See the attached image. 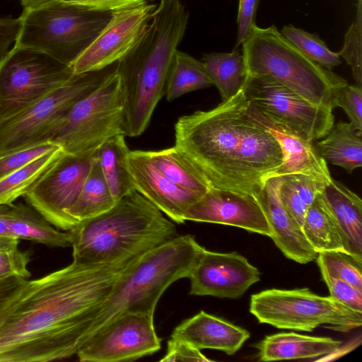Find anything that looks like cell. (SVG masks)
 <instances>
[{"label":"cell","instance_id":"23","mask_svg":"<svg viewBox=\"0 0 362 362\" xmlns=\"http://www.w3.org/2000/svg\"><path fill=\"white\" fill-rule=\"evenodd\" d=\"M322 194L346 240L349 254L362 261V201L332 177Z\"/></svg>","mask_w":362,"mask_h":362},{"label":"cell","instance_id":"45","mask_svg":"<svg viewBox=\"0 0 362 362\" xmlns=\"http://www.w3.org/2000/svg\"><path fill=\"white\" fill-rule=\"evenodd\" d=\"M22 25V18H0V59L8 52L10 45L16 42Z\"/></svg>","mask_w":362,"mask_h":362},{"label":"cell","instance_id":"25","mask_svg":"<svg viewBox=\"0 0 362 362\" xmlns=\"http://www.w3.org/2000/svg\"><path fill=\"white\" fill-rule=\"evenodd\" d=\"M315 146L327 163L337 165L351 174L362 166V130L352 123L340 122Z\"/></svg>","mask_w":362,"mask_h":362},{"label":"cell","instance_id":"29","mask_svg":"<svg viewBox=\"0 0 362 362\" xmlns=\"http://www.w3.org/2000/svg\"><path fill=\"white\" fill-rule=\"evenodd\" d=\"M123 134L107 140L96 151L103 175L116 202L134 189L128 168L129 148Z\"/></svg>","mask_w":362,"mask_h":362},{"label":"cell","instance_id":"17","mask_svg":"<svg viewBox=\"0 0 362 362\" xmlns=\"http://www.w3.org/2000/svg\"><path fill=\"white\" fill-rule=\"evenodd\" d=\"M185 221L228 225L272 236L256 197L228 189L210 188L190 206Z\"/></svg>","mask_w":362,"mask_h":362},{"label":"cell","instance_id":"24","mask_svg":"<svg viewBox=\"0 0 362 362\" xmlns=\"http://www.w3.org/2000/svg\"><path fill=\"white\" fill-rule=\"evenodd\" d=\"M6 218L13 237L19 240H31L48 247L71 246L69 231L58 230L28 204L8 205Z\"/></svg>","mask_w":362,"mask_h":362},{"label":"cell","instance_id":"40","mask_svg":"<svg viewBox=\"0 0 362 362\" xmlns=\"http://www.w3.org/2000/svg\"><path fill=\"white\" fill-rule=\"evenodd\" d=\"M335 106L341 107L356 127L362 130V87L346 85L337 91Z\"/></svg>","mask_w":362,"mask_h":362},{"label":"cell","instance_id":"8","mask_svg":"<svg viewBox=\"0 0 362 362\" xmlns=\"http://www.w3.org/2000/svg\"><path fill=\"white\" fill-rule=\"evenodd\" d=\"M124 115L122 85L115 69L74 105L49 141L65 153L92 156L109 139L124 134Z\"/></svg>","mask_w":362,"mask_h":362},{"label":"cell","instance_id":"38","mask_svg":"<svg viewBox=\"0 0 362 362\" xmlns=\"http://www.w3.org/2000/svg\"><path fill=\"white\" fill-rule=\"evenodd\" d=\"M30 280L19 276L0 279V329L25 293Z\"/></svg>","mask_w":362,"mask_h":362},{"label":"cell","instance_id":"32","mask_svg":"<svg viewBox=\"0 0 362 362\" xmlns=\"http://www.w3.org/2000/svg\"><path fill=\"white\" fill-rule=\"evenodd\" d=\"M281 177L280 200L288 215L301 228L308 208L327 182L300 174Z\"/></svg>","mask_w":362,"mask_h":362},{"label":"cell","instance_id":"13","mask_svg":"<svg viewBox=\"0 0 362 362\" xmlns=\"http://www.w3.org/2000/svg\"><path fill=\"white\" fill-rule=\"evenodd\" d=\"M92 156L63 151L23 196L28 205L58 229L69 231L77 224L68 211L76 202L89 173Z\"/></svg>","mask_w":362,"mask_h":362},{"label":"cell","instance_id":"14","mask_svg":"<svg viewBox=\"0 0 362 362\" xmlns=\"http://www.w3.org/2000/svg\"><path fill=\"white\" fill-rule=\"evenodd\" d=\"M153 315L139 312L118 316L86 341L76 355L83 362H118L158 351L161 340Z\"/></svg>","mask_w":362,"mask_h":362},{"label":"cell","instance_id":"46","mask_svg":"<svg viewBox=\"0 0 362 362\" xmlns=\"http://www.w3.org/2000/svg\"><path fill=\"white\" fill-rule=\"evenodd\" d=\"M19 239L13 237L0 236V252L13 251L18 248Z\"/></svg>","mask_w":362,"mask_h":362},{"label":"cell","instance_id":"34","mask_svg":"<svg viewBox=\"0 0 362 362\" xmlns=\"http://www.w3.org/2000/svg\"><path fill=\"white\" fill-rule=\"evenodd\" d=\"M281 33L303 54L321 66L332 70L341 64L339 52L331 51L317 35L291 25L284 26Z\"/></svg>","mask_w":362,"mask_h":362},{"label":"cell","instance_id":"3","mask_svg":"<svg viewBox=\"0 0 362 362\" xmlns=\"http://www.w3.org/2000/svg\"><path fill=\"white\" fill-rule=\"evenodd\" d=\"M189 13L180 0H160L137 44L117 63L124 101V132L141 135L163 95L174 54Z\"/></svg>","mask_w":362,"mask_h":362},{"label":"cell","instance_id":"10","mask_svg":"<svg viewBox=\"0 0 362 362\" xmlns=\"http://www.w3.org/2000/svg\"><path fill=\"white\" fill-rule=\"evenodd\" d=\"M74 74L60 87L21 111L0 119V155L49 141L74 105L117 67Z\"/></svg>","mask_w":362,"mask_h":362},{"label":"cell","instance_id":"36","mask_svg":"<svg viewBox=\"0 0 362 362\" xmlns=\"http://www.w3.org/2000/svg\"><path fill=\"white\" fill-rule=\"evenodd\" d=\"M362 0H358L356 17L344 38V44L339 52L351 66L356 85L362 87Z\"/></svg>","mask_w":362,"mask_h":362},{"label":"cell","instance_id":"28","mask_svg":"<svg viewBox=\"0 0 362 362\" xmlns=\"http://www.w3.org/2000/svg\"><path fill=\"white\" fill-rule=\"evenodd\" d=\"M116 202L95 152L89 173L76 202L68 211V215L78 225L82 221L105 212Z\"/></svg>","mask_w":362,"mask_h":362},{"label":"cell","instance_id":"22","mask_svg":"<svg viewBox=\"0 0 362 362\" xmlns=\"http://www.w3.org/2000/svg\"><path fill=\"white\" fill-rule=\"evenodd\" d=\"M341 344V341L330 337L281 332L266 336L255 346L258 350L259 361H272L330 355L336 352Z\"/></svg>","mask_w":362,"mask_h":362},{"label":"cell","instance_id":"35","mask_svg":"<svg viewBox=\"0 0 362 362\" xmlns=\"http://www.w3.org/2000/svg\"><path fill=\"white\" fill-rule=\"evenodd\" d=\"M321 273L341 279L362 290V261L340 250L317 253L315 259Z\"/></svg>","mask_w":362,"mask_h":362},{"label":"cell","instance_id":"43","mask_svg":"<svg viewBox=\"0 0 362 362\" xmlns=\"http://www.w3.org/2000/svg\"><path fill=\"white\" fill-rule=\"evenodd\" d=\"M259 2L260 0H239L237 18L238 36L234 50L242 45L255 25V19Z\"/></svg>","mask_w":362,"mask_h":362},{"label":"cell","instance_id":"15","mask_svg":"<svg viewBox=\"0 0 362 362\" xmlns=\"http://www.w3.org/2000/svg\"><path fill=\"white\" fill-rule=\"evenodd\" d=\"M156 7L146 2L113 13L100 34L72 63L73 73L99 71L124 57L144 34Z\"/></svg>","mask_w":362,"mask_h":362},{"label":"cell","instance_id":"31","mask_svg":"<svg viewBox=\"0 0 362 362\" xmlns=\"http://www.w3.org/2000/svg\"><path fill=\"white\" fill-rule=\"evenodd\" d=\"M214 85L202 62L176 50L169 71L165 95L168 101Z\"/></svg>","mask_w":362,"mask_h":362},{"label":"cell","instance_id":"37","mask_svg":"<svg viewBox=\"0 0 362 362\" xmlns=\"http://www.w3.org/2000/svg\"><path fill=\"white\" fill-rule=\"evenodd\" d=\"M59 147V145L49 141L1 154L0 179Z\"/></svg>","mask_w":362,"mask_h":362},{"label":"cell","instance_id":"5","mask_svg":"<svg viewBox=\"0 0 362 362\" xmlns=\"http://www.w3.org/2000/svg\"><path fill=\"white\" fill-rule=\"evenodd\" d=\"M204 249L193 235H180L134 259L116 281L81 346L121 315L154 314L164 291L177 280L189 277Z\"/></svg>","mask_w":362,"mask_h":362},{"label":"cell","instance_id":"6","mask_svg":"<svg viewBox=\"0 0 362 362\" xmlns=\"http://www.w3.org/2000/svg\"><path fill=\"white\" fill-rule=\"evenodd\" d=\"M242 46L247 75L274 80L314 104L335 108L338 90L348 83L306 57L274 25L255 24Z\"/></svg>","mask_w":362,"mask_h":362},{"label":"cell","instance_id":"47","mask_svg":"<svg viewBox=\"0 0 362 362\" xmlns=\"http://www.w3.org/2000/svg\"><path fill=\"white\" fill-rule=\"evenodd\" d=\"M8 206V205H0V236L13 237L7 223Z\"/></svg>","mask_w":362,"mask_h":362},{"label":"cell","instance_id":"27","mask_svg":"<svg viewBox=\"0 0 362 362\" xmlns=\"http://www.w3.org/2000/svg\"><path fill=\"white\" fill-rule=\"evenodd\" d=\"M152 165L180 187L203 196L211 188L201 172L176 146L160 151H144Z\"/></svg>","mask_w":362,"mask_h":362},{"label":"cell","instance_id":"26","mask_svg":"<svg viewBox=\"0 0 362 362\" xmlns=\"http://www.w3.org/2000/svg\"><path fill=\"white\" fill-rule=\"evenodd\" d=\"M301 229L307 241L317 253L331 250L349 253L345 237L322 191L308 208Z\"/></svg>","mask_w":362,"mask_h":362},{"label":"cell","instance_id":"11","mask_svg":"<svg viewBox=\"0 0 362 362\" xmlns=\"http://www.w3.org/2000/svg\"><path fill=\"white\" fill-rule=\"evenodd\" d=\"M74 74L70 66L49 54L14 45L0 59V119L34 103Z\"/></svg>","mask_w":362,"mask_h":362},{"label":"cell","instance_id":"42","mask_svg":"<svg viewBox=\"0 0 362 362\" xmlns=\"http://www.w3.org/2000/svg\"><path fill=\"white\" fill-rule=\"evenodd\" d=\"M160 361H211L197 348L179 338L171 337L166 354Z\"/></svg>","mask_w":362,"mask_h":362},{"label":"cell","instance_id":"2","mask_svg":"<svg viewBox=\"0 0 362 362\" xmlns=\"http://www.w3.org/2000/svg\"><path fill=\"white\" fill-rule=\"evenodd\" d=\"M244 88L206 111L180 117L175 146L201 172L211 188L256 196L281 164L275 137L247 112Z\"/></svg>","mask_w":362,"mask_h":362},{"label":"cell","instance_id":"4","mask_svg":"<svg viewBox=\"0 0 362 362\" xmlns=\"http://www.w3.org/2000/svg\"><path fill=\"white\" fill-rule=\"evenodd\" d=\"M73 261L86 265L132 262L177 235L175 224L133 190L109 210L82 221L72 230Z\"/></svg>","mask_w":362,"mask_h":362},{"label":"cell","instance_id":"20","mask_svg":"<svg viewBox=\"0 0 362 362\" xmlns=\"http://www.w3.org/2000/svg\"><path fill=\"white\" fill-rule=\"evenodd\" d=\"M281 177L265 179L255 196L267 219L276 246L288 259L300 264L315 260L317 253L284 209L279 198Z\"/></svg>","mask_w":362,"mask_h":362},{"label":"cell","instance_id":"41","mask_svg":"<svg viewBox=\"0 0 362 362\" xmlns=\"http://www.w3.org/2000/svg\"><path fill=\"white\" fill-rule=\"evenodd\" d=\"M30 251L18 248L8 252H0V279L9 276L30 277L28 265L30 261Z\"/></svg>","mask_w":362,"mask_h":362},{"label":"cell","instance_id":"7","mask_svg":"<svg viewBox=\"0 0 362 362\" xmlns=\"http://www.w3.org/2000/svg\"><path fill=\"white\" fill-rule=\"evenodd\" d=\"M112 13L86 9L63 0L24 8L14 45L45 52L71 66L105 27Z\"/></svg>","mask_w":362,"mask_h":362},{"label":"cell","instance_id":"48","mask_svg":"<svg viewBox=\"0 0 362 362\" xmlns=\"http://www.w3.org/2000/svg\"><path fill=\"white\" fill-rule=\"evenodd\" d=\"M51 0H21L24 8H33Z\"/></svg>","mask_w":362,"mask_h":362},{"label":"cell","instance_id":"12","mask_svg":"<svg viewBox=\"0 0 362 362\" xmlns=\"http://www.w3.org/2000/svg\"><path fill=\"white\" fill-rule=\"evenodd\" d=\"M243 88L263 115L307 140L322 139L334 124L332 108L310 103L270 78L247 74Z\"/></svg>","mask_w":362,"mask_h":362},{"label":"cell","instance_id":"16","mask_svg":"<svg viewBox=\"0 0 362 362\" xmlns=\"http://www.w3.org/2000/svg\"><path fill=\"white\" fill-rule=\"evenodd\" d=\"M189 294L237 299L260 280L257 268L236 252L202 251L189 277Z\"/></svg>","mask_w":362,"mask_h":362},{"label":"cell","instance_id":"21","mask_svg":"<svg viewBox=\"0 0 362 362\" xmlns=\"http://www.w3.org/2000/svg\"><path fill=\"white\" fill-rule=\"evenodd\" d=\"M171 337L182 339L200 350L216 349L233 355L248 339L250 333L202 310L177 326Z\"/></svg>","mask_w":362,"mask_h":362},{"label":"cell","instance_id":"18","mask_svg":"<svg viewBox=\"0 0 362 362\" xmlns=\"http://www.w3.org/2000/svg\"><path fill=\"white\" fill-rule=\"evenodd\" d=\"M127 163L134 189L173 221L183 223L190 206L202 196L187 190L159 173L144 151H129Z\"/></svg>","mask_w":362,"mask_h":362},{"label":"cell","instance_id":"44","mask_svg":"<svg viewBox=\"0 0 362 362\" xmlns=\"http://www.w3.org/2000/svg\"><path fill=\"white\" fill-rule=\"evenodd\" d=\"M86 9L115 13L146 3V0H63Z\"/></svg>","mask_w":362,"mask_h":362},{"label":"cell","instance_id":"19","mask_svg":"<svg viewBox=\"0 0 362 362\" xmlns=\"http://www.w3.org/2000/svg\"><path fill=\"white\" fill-rule=\"evenodd\" d=\"M247 112L275 137L281 147L283 161L269 177L300 174L325 182L331 180L327 162L320 156L313 141L265 116L248 100Z\"/></svg>","mask_w":362,"mask_h":362},{"label":"cell","instance_id":"33","mask_svg":"<svg viewBox=\"0 0 362 362\" xmlns=\"http://www.w3.org/2000/svg\"><path fill=\"white\" fill-rule=\"evenodd\" d=\"M63 151L59 147L0 179V205H10L23 197Z\"/></svg>","mask_w":362,"mask_h":362},{"label":"cell","instance_id":"9","mask_svg":"<svg viewBox=\"0 0 362 362\" xmlns=\"http://www.w3.org/2000/svg\"><path fill=\"white\" fill-rule=\"evenodd\" d=\"M250 311L260 323L279 329L312 332L327 325L334 331L348 332L362 325V313L308 288H272L253 294Z\"/></svg>","mask_w":362,"mask_h":362},{"label":"cell","instance_id":"30","mask_svg":"<svg viewBox=\"0 0 362 362\" xmlns=\"http://www.w3.org/2000/svg\"><path fill=\"white\" fill-rule=\"evenodd\" d=\"M202 63L222 101H226L244 87L247 71L243 53L233 49L230 53L212 52L205 54Z\"/></svg>","mask_w":362,"mask_h":362},{"label":"cell","instance_id":"39","mask_svg":"<svg viewBox=\"0 0 362 362\" xmlns=\"http://www.w3.org/2000/svg\"><path fill=\"white\" fill-rule=\"evenodd\" d=\"M330 296L335 300L356 312L362 313V290L325 273H321Z\"/></svg>","mask_w":362,"mask_h":362},{"label":"cell","instance_id":"1","mask_svg":"<svg viewBox=\"0 0 362 362\" xmlns=\"http://www.w3.org/2000/svg\"><path fill=\"white\" fill-rule=\"evenodd\" d=\"M130 262L86 265L72 261L30 281L25 293L0 329V362H47L76 355Z\"/></svg>","mask_w":362,"mask_h":362}]
</instances>
